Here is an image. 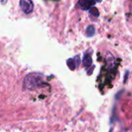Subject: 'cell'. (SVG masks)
Instances as JSON below:
<instances>
[{
	"label": "cell",
	"instance_id": "1",
	"mask_svg": "<svg viewBox=\"0 0 132 132\" xmlns=\"http://www.w3.org/2000/svg\"><path fill=\"white\" fill-rule=\"evenodd\" d=\"M44 84V75L39 73H31L27 74L23 80L24 88L33 90Z\"/></svg>",
	"mask_w": 132,
	"mask_h": 132
},
{
	"label": "cell",
	"instance_id": "2",
	"mask_svg": "<svg viewBox=\"0 0 132 132\" xmlns=\"http://www.w3.org/2000/svg\"><path fill=\"white\" fill-rule=\"evenodd\" d=\"M19 6L21 10L26 15H29L32 13L34 9L33 2L29 0H21L19 2Z\"/></svg>",
	"mask_w": 132,
	"mask_h": 132
},
{
	"label": "cell",
	"instance_id": "3",
	"mask_svg": "<svg viewBox=\"0 0 132 132\" xmlns=\"http://www.w3.org/2000/svg\"><path fill=\"white\" fill-rule=\"evenodd\" d=\"M96 3H97V2L89 1V0H80L78 2V5L82 10H87L90 7L92 8L93 5H94Z\"/></svg>",
	"mask_w": 132,
	"mask_h": 132
},
{
	"label": "cell",
	"instance_id": "4",
	"mask_svg": "<svg viewBox=\"0 0 132 132\" xmlns=\"http://www.w3.org/2000/svg\"><path fill=\"white\" fill-rule=\"evenodd\" d=\"M89 15H90V17L91 18L90 19H92V20H93V18L94 19L98 18L100 14H99V11H98L97 8L95 6H93L92 8H90L89 10Z\"/></svg>",
	"mask_w": 132,
	"mask_h": 132
},
{
	"label": "cell",
	"instance_id": "5",
	"mask_svg": "<svg viewBox=\"0 0 132 132\" xmlns=\"http://www.w3.org/2000/svg\"><path fill=\"white\" fill-rule=\"evenodd\" d=\"M96 29L94 25H89L86 29V35L87 37H92L95 35Z\"/></svg>",
	"mask_w": 132,
	"mask_h": 132
},
{
	"label": "cell",
	"instance_id": "6",
	"mask_svg": "<svg viewBox=\"0 0 132 132\" xmlns=\"http://www.w3.org/2000/svg\"><path fill=\"white\" fill-rule=\"evenodd\" d=\"M92 64V57L90 54H85L83 60V65L85 67H89Z\"/></svg>",
	"mask_w": 132,
	"mask_h": 132
},
{
	"label": "cell",
	"instance_id": "7",
	"mask_svg": "<svg viewBox=\"0 0 132 132\" xmlns=\"http://www.w3.org/2000/svg\"><path fill=\"white\" fill-rule=\"evenodd\" d=\"M67 66L69 67V68L71 70H74L77 67V64H76V62L74 60V58H70L67 60Z\"/></svg>",
	"mask_w": 132,
	"mask_h": 132
},
{
	"label": "cell",
	"instance_id": "8",
	"mask_svg": "<svg viewBox=\"0 0 132 132\" xmlns=\"http://www.w3.org/2000/svg\"><path fill=\"white\" fill-rule=\"evenodd\" d=\"M94 67H90V69L89 70H87V73H88V75H90V74H91L92 71L94 70Z\"/></svg>",
	"mask_w": 132,
	"mask_h": 132
}]
</instances>
